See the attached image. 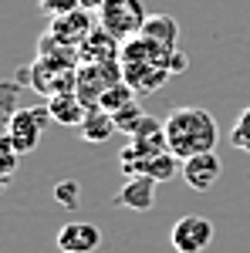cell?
Listing matches in <instances>:
<instances>
[{
  "label": "cell",
  "mask_w": 250,
  "mask_h": 253,
  "mask_svg": "<svg viewBox=\"0 0 250 253\" xmlns=\"http://www.w3.org/2000/svg\"><path fill=\"white\" fill-rule=\"evenodd\" d=\"M162 128H166V145L179 162L200 156V152H216L220 128H216V118L206 108H196V105L173 108L162 118Z\"/></svg>",
  "instance_id": "1"
},
{
  "label": "cell",
  "mask_w": 250,
  "mask_h": 253,
  "mask_svg": "<svg viewBox=\"0 0 250 253\" xmlns=\"http://www.w3.org/2000/svg\"><path fill=\"white\" fill-rule=\"evenodd\" d=\"M146 7H142V0H105L101 7H98V24L108 31V34H115L122 44L135 34H142V27H146Z\"/></svg>",
  "instance_id": "2"
},
{
  "label": "cell",
  "mask_w": 250,
  "mask_h": 253,
  "mask_svg": "<svg viewBox=\"0 0 250 253\" xmlns=\"http://www.w3.org/2000/svg\"><path fill=\"white\" fill-rule=\"evenodd\" d=\"M48 122H54L51 112H48V101L44 105H34V108H20L10 115V125H7V138L14 145L17 156H27L41 145V135L48 128Z\"/></svg>",
  "instance_id": "3"
},
{
  "label": "cell",
  "mask_w": 250,
  "mask_h": 253,
  "mask_svg": "<svg viewBox=\"0 0 250 253\" xmlns=\"http://www.w3.org/2000/svg\"><path fill=\"white\" fill-rule=\"evenodd\" d=\"M122 78V61H95V64H78V98L95 108L98 98L105 95L112 84H118Z\"/></svg>",
  "instance_id": "4"
},
{
  "label": "cell",
  "mask_w": 250,
  "mask_h": 253,
  "mask_svg": "<svg viewBox=\"0 0 250 253\" xmlns=\"http://www.w3.org/2000/svg\"><path fill=\"white\" fill-rule=\"evenodd\" d=\"M169 243L176 253H203L213 243V223L206 216H183L169 230Z\"/></svg>",
  "instance_id": "5"
},
{
  "label": "cell",
  "mask_w": 250,
  "mask_h": 253,
  "mask_svg": "<svg viewBox=\"0 0 250 253\" xmlns=\"http://www.w3.org/2000/svg\"><path fill=\"white\" fill-rule=\"evenodd\" d=\"M118 166H122V172L125 175H149L155 182H166V179H173L176 169H179V159L169 152V149H162V152H152V156H129V152H118Z\"/></svg>",
  "instance_id": "6"
},
{
  "label": "cell",
  "mask_w": 250,
  "mask_h": 253,
  "mask_svg": "<svg viewBox=\"0 0 250 253\" xmlns=\"http://www.w3.org/2000/svg\"><path fill=\"white\" fill-rule=\"evenodd\" d=\"M98 27V14L95 10H85V7H78V10H71V14H64V17H54L51 20V34L64 44V47H81L85 44V38L92 34Z\"/></svg>",
  "instance_id": "7"
},
{
  "label": "cell",
  "mask_w": 250,
  "mask_h": 253,
  "mask_svg": "<svg viewBox=\"0 0 250 253\" xmlns=\"http://www.w3.org/2000/svg\"><path fill=\"white\" fill-rule=\"evenodd\" d=\"M58 250L61 253H95L101 247V230L95 223H85V219H71L58 230Z\"/></svg>",
  "instance_id": "8"
},
{
  "label": "cell",
  "mask_w": 250,
  "mask_h": 253,
  "mask_svg": "<svg viewBox=\"0 0 250 253\" xmlns=\"http://www.w3.org/2000/svg\"><path fill=\"white\" fill-rule=\"evenodd\" d=\"M220 172H223V166H220L216 152H200V156L183 162V182L193 193H210L216 186V179H220Z\"/></svg>",
  "instance_id": "9"
},
{
  "label": "cell",
  "mask_w": 250,
  "mask_h": 253,
  "mask_svg": "<svg viewBox=\"0 0 250 253\" xmlns=\"http://www.w3.org/2000/svg\"><path fill=\"white\" fill-rule=\"evenodd\" d=\"M155 179L149 175H125L122 189L115 193V206L122 210H132V213H149L155 203Z\"/></svg>",
  "instance_id": "10"
},
{
  "label": "cell",
  "mask_w": 250,
  "mask_h": 253,
  "mask_svg": "<svg viewBox=\"0 0 250 253\" xmlns=\"http://www.w3.org/2000/svg\"><path fill=\"white\" fill-rule=\"evenodd\" d=\"M122 78H125V84L132 88L135 95H152V91H159L166 81L173 78V71L162 68V64H135V61H122Z\"/></svg>",
  "instance_id": "11"
},
{
  "label": "cell",
  "mask_w": 250,
  "mask_h": 253,
  "mask_svg": "<svg viewBox=\"0 0 250 253\" xmlns=\"http://www.w3.org/2000/svg\"><path fill=\"white\" fill-rule=\"evenodd\" d=\"M81 64H95V61H122V41L115 34H108L101 24L85 38V44L78 47Z\"/></svg>",
  "instance_id": "12"
},
{
  "label": "cell",
  "mask_w": 250,
  "mask_h": 253,
  "mask_svg": "<svg viewBox=\"0 0 250 253\" xmlns=\"http://www.w3.org/2000/svg\"><path fill=\"white\" fill-rule=\"evenodd\" d=\"M48 112H51V118H54L58 125H64V128H78V125L85 122V115H88V105L78 98V91H64V95H51L48 98Z\"/></svg>",
  "instance_id": "13"
},
{
  "label": "cell",
  "mask_w": 250,
  "mask_h": 253,
  "mask_svg": "<svg viewBox=\"0 0 250 253\" xmlns=\"http://www.w3.org/2000/svg\"><path fill=\"white\" fill-rule=\"evenodd\" d=\"M78 132H81V138L85 142H92V145H101V142H108V138L115 135V118L108 115L105 108H88V115H85V122L78 125Z\"/></svg>",
  "instance_id": "14"
},
{
  "label": "cell",
  "mask_w": 250,
  "mask_h": 253,
  "mask_svg": "<svg viewBox=\"0 0 250 253\" xmlns=\"http://www.w3.org/2000/svg\"><path fill=\"white\" fill-rule=\"evenodd\" d=\"M142 34L159 41V44H166V47H179V24H176V17H169V14H152V17H146Z\"/></svg>",
  "instance_id": "15"
},
{
  "label": "cell",
  "mask_w": 250,
  "mask_h": 253,
  "mask_svg": "<svg viewBox=\"0 0 250 253\" xmlns=\"http://www.w3.org/2000/svg\"><path fill=\"white\" fill-rule=\"evenodd\" d=\"M132 101H135V91L125 84V81H118V84H112L105 95L98 98V108H105L108 115H115V112L125 108V105H132Z\"/></svg>",
  "instance_id": "16"
},
{
  "label": "cell",
  "mask_w": 250,
  "mask_h": 253,
  "mask_svg": "<svg viewBox=\"0 0 250 253\" xmlns=\"http://www.w3.org/2000/svg\"><path fill=\"white\" fill-rule=\"evenodd\" d=\"M112 118H115V128H118V132L132 138V135H135V128L142 125V118H146V112L139 108V101H132V105H125L122 112H115Z\"/></svg>",
  "instance_id": "17"
},
{
  "label": "cell",
  "mask_w": 250,
  "mask_h": 253,
  "mask_svg": "<svg viewBox=\"0 0 250 253\" xmlns=\"http://www.w3.org/2000/svg\"><path fill=\"white\" fill-rule=\"evenodd\" d=\"M230 142H233V149H240V152H247V156H250V105L237 115V122H233Z\"/></svg>",
  "instance_id": "18"
},
{
  "label": "cell",
  "mask_w": 250,
  "mask_h": 253,
  "mask_svg": "<svg viewBox=\"0 0 250 253\" xmlns=\"http://www.w3.org/2000/svg\"><path fill=\"white\" fill-rule=\"evenodd\" d=\"M54 203L64 206V210H78V203H81V182L61 179L58 186H54Z\"/></svg>",
  "instance_id": "19"
},
{
  "label": "cell",
  "mask_w": 250,
  "mask_h": 253,
  "mask_svg": "<svg viewBox=\"0 0 250 253\" xmlns=\"http://www.w3.org/2000/svg\"><path fill=\"white\" fill-rule=\"evenodd\" d=\"M38 7L48 20H54V17H64V14L78 10V0H38Z\"/></svg>",
  "instance_id": "20"
},
{
  "label": "cell",
  "mask_w": 250,
  "mask_h": 253,
  "mask_svg": "<svg viewBox=\"0 0 250 253\" xmlns=\"http://www.w3.org/2000/svg\"><path fill=\"white\" fill-rule=\"evenodd\" d=\"M186 68H190V58L176 47V51H173V61H169V71H173V75H179V71H186Z\"/></svg>",
  "instance_id": "21"
},
{
  "label": "cell",
  "mask_w": 250,
  "mask_h": 253,
  "mask_svg": "<svg viewBox=\"0 0 250 253\" xmlns=\"http://www.w3.org/2000/svg\"><path fill=\"white\" fill-rule=\"evenodd\" d=\"M105 0H78V7H85V10H95L98 14V7H101Z\"/></svg>",
  "instance_id": "22"
},
{
  "label": "cell",
  "mask_w": 250,
  "mask_h": 253,
  "mask_svg": "<svg viewBox=\"0 0 250 253\" xmlns=\"http://www.w3.org/2000/svg\"><path fill=\"white\" fill-rule=\"evenodd\" d=\"M3 186H7V172H0V193H3Z\"/></svg>",
  "instance_id": "23"
}]
</instances>
